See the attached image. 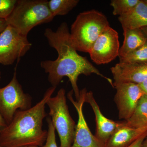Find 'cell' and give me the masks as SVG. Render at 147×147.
Here are the masks:
<instances>
[{
  "label": "cell",
  "mask_w": 147,
  "mask_h": 147,
  "mask_svg": "<svg viewBox=\"0 0 147 147\" xmlns=\"http://www.w3.org/2000/svg\"><path fill=\"white\" fill-rule=\"evenodd\" d=\"M44 34L49 45L58 53L55 60L43 61L40 63V66L48 74V80L52 86L57 88L63 77L66 76L71 83L76 100H78L80 92L77 85L78 77L82 74L89 76L94 74L105 79L114 87L112 79L100 73L86 57L77 53L71 43L66 23H62L56 31L49 28L45 29Z\"/></svg>",
  "instance_id": "obj_1"
},
{
  "label": "cell",
  "mask_w": 147,
  "mask_h": 147,
  "mask_svg": "<svg viewBox=\"0 0 147 147\" xmlns=\"http://www.w3.org/2000/svg\"><path fill=\"white\" fill-rule=\"evenodd\" d=\"M56 87L45 92L41 100L28 110H18L13 119L0 131V147H42L48 131L42 128L47 116L45 105L53 95Z\"/></svg>",
  "instance_id": "obj_2"
},
{
  "label": "cell",
  "mask_w": 147,
  "mask_h": 147,
  "mask_svg": "<svg viewBox=\"0 0 147 147\" xmlns=\"http://www.w3.org/2000/svg\"><path fill=\"white\" fill-rule=\"evenodd\" d=\"M110 27L108 18L102 12L94 9L81 12L69 31L72 45L77 51L89 53L98 38Z\"/></svg>",
  "instance_id": "obj_3"
},
{
  "label": "cell",
  "mask_w": 147,
  "mask_h": 147,
  "mask_svg": "<svg viewBox=\"0 0 147 147\" xmlns=\"http://www.w3.org/2000/svg\"><path fill=\"white\" fill-rule=\"evenodd\" d=\"M55 16L47 0H17L13 11L6 19L21 34L27 36L35 27L53 21Z\"/></svg>",
  "instance_id": "obj_4"
},
{
  "label": "cell",
  "mask_w": 147,
  "mask_h": 147,
  "mask_svg": "<svg viewBox=\"0 0 147 147\" xmlns=\"http://www.w3.org/2000/svg\"><path fill=\"white\" fill-rule=\"evenodd\" d=\"M46 105L50 109L49 115L53 126L59 137V147H71L76 125L69 113L64 89H60L56 96L50 97Z\"/></svg>",
  "instance_id": "obj_5"
},
{
  "label": "cell",
  "mask_w": 147,
  "mask_h": 147,
  "mask_svg": "<svg viewBox=\"0 0 147 147\" xmlns=\"http://www.w3.org/2000/svg\"><path fill=\"white\" fill-rule=\"evenodd\" d=\"M32 101L31 96L24 92L18 82L15 70L10 82L0 88V113L7 125L13 119L17 110L31 108Z\"/></svg>",
  "instance_id": "obj_6"
},
{
  "label": "cell",
  "mask_w": 147,
  "mask_h": 147,
  "mask_svg": "<svg viewBox=\"0 0 147 147\" xmlns=\"http://www.w3.org/2000/svg\"><path fill=\"white\" fill-rule=\"evenodd\" d=\"M27 36L8 25L0 34V64L10 65L24 57L32 47Z\"/></svg>",
  "instance_id": "obj_7"
},
{
  "label": "cell",
  "mask_w": 147,
  "mask_h": 147,
  "mask_svg": "<svg viewBox=\"0 0 147 147\" xmlns=\"http://www.w3.org/2000/svg\"><path fill=\"white\" fill-rule=\"evenodd\" d=\"M87 92L86 88L80 90V96L76 100L73 97L72 90L67 94V97L75 107L78 115V122L71 147H104V145L92 134L84 117L83 108L86 102Z\"/></svg>",
  "instance_id": "obj_8"
},
{
  "label": "cell",
  "mask_w": 147,
  "mask_h": 147,
  "mask_svg": "<svg viewBox=\"0 0 147 147\" xmlns=\"http://www.w3.org/2000/svg\"><path fill=\"white\" fill-rule=\"evenodd\" d=\"M120 48L118 33L110 27L98 38L88 53L96 64H105L119 57Z\"/></svg>",
  "instance_id": "obj_9"
},
{
  "label": "cell",
  "mask_w": 147,
  "mask_h": 147,
  "mask_svg": "<svg viewBox=\"0 0 147 147\" xmlns=\"http://www.w3.org/2000/svg\"><path fill=\"white\" fill-rule=\"evenodd\" d=\"M115 96L120 119L128 120L134 113L141 97L144 94L139 85L130 82L113 84Z\"/></svg>",
  "instance_id": "obj_10"
},
{
  "label": "cell",
  "mask_w": 147,
  "mask_h": 147,
  "mask_svg": "<svg viewBox=\"0 0 147 147\" xmlns=\"http://www.w3.org/2000/svg\"><path fill=\"white\" fill-rule=\"evenodd\" d=\"M113 84L130 83L139 84L147 80V62L127 64L119 62L111 69Z\"/></svg>",
  "instance_id": "obj_11"
},
{
  "label": "cell",
  "mask_w": 147,
  "mask_h": 147,
  "mask_svg": "<svg viewBox=\"0 0 147 147\" xmlns=\"http://www.w3.org/2000/svg\"><path fill=\"white\" fill-rule=\"evenodd\" d=\"M86 102L90 105L95 116L96 131L95 136L104 145L116 129L122 125L123 122H117L103 115L92 91L87 92Z\"/></svg>",
  "instance_id": "obj_12"
},
{
  "label": "cell",
  "mask_w": 147,
  "mask_h": 147,
  "mask_svg": "<svg viewBox=\"0 0 147 147\" xmlns=\"http://www.w3.org/2000/svg\"><path fill=\"white\" fill-rule=\"evenodd\" d=\"M147 131V128L136 129L126 126L124 121L113 133L104 147H127Z\"/></svg>",
  "instance_id": "obj_13"
},
{
  "label": "cell",
  "mask_w": 147,
  "mask_h": 147,
  "mask_svg": "<svg viewBox=\"0 0 147 147\" xmlns=\"http://www.w3.org/2000/svg\"><path fill=\"white\" fill-rule=\"evenodd\" d=\"M118 20L123 29H142L147 26V3L141 0L130 11L119 16Z\"/></svg>",
  "instance_id": "obj_14"
},
{
  "label": "cell",
  "mask_w": 147,
  "mask_h": 147,
  "mask_svg": "<svg viewBox=\"0 0 147 147\" xmlns=\"http://www.w3.org/2000/svg\"><path fill=\"white\" fill-rule=\"evenodd\" d=\"M124 40L120 48L119 57L123 58L144 44L147 38L141 29H124Z\"/></svg>",
  "instance_id": "obj_15"
},
{
  "label": "cell",
  "mask_w": 147,
  "mask_h": 147,
  "mask_svg": "<svg viewBox=\"0 0 147 147\" xmlns=\"http://www.w3.org/2000/svg\"><path fill=\"white\" fill-rule=\"evenodd\" d=\"M124 122L126 126L132 128H147V95L141 97L131 117Z\"/></svg>",
  "instance_id": "obj_16"
},
{
  "label": "cell",
  "mask_w": 147,
  "mask_h": 147,
  "mask_svg": "<svg viewBox=\"0 0 147 147\" xmlns=\"http://www.w3.org/2000/svg\"><path fill=\"white\" fill-rule=\"evenodd\" d=\"M79 0H50L48 1L49 9L54 16L65 15L76 7Z\"/></svg>",
  "instance_id": "obj_17"
},
{
  "label": "cell",
  "mask_w": 147,
  "mask_h": 147,
  "mask_svg": "<svg viewBox=\"0 0 147 147\" xmlns=\"http://www.w3.org/2000/svg\"><path fill=\"white\" fill-rule=\"evenodd\" d=\"M119 62L127 64L147 63V41L124 57L119 58Z\"/></svg>",
  "instance_id": "obj_18"
},
{
  "label": "cell",
  "mask_w": 147,
  "mask_h": 147,
  "mask_svg": "<svg viewBox=\"0 0 147 147\" xmlns=\"http://www.w3.org/2000/svg\"><path fill=\"white\" fill-rule=\"evenodd\" d=\"M141 0H112L110 5L113 7V14L121 16L130 11Z\"/></svg>",
  "instance_id": "obj_19"
},
{
  "label": "cell",
  "mask_w": 147,
  "mask_h": 147,
  "mask_svg": "<svg viewBox=\"0 0 147 147\" xmlns=\"http://www.w3.org/2000/svg\"><path fill=\"white\" fill-rule=\"evenodd\" d=\"M17 0H0V18L6 19L15 7Z\"/></svg>",
  "instance_id": "obj_20"
},
{
  "label": "cell",
  "mask_w": 147,
  "mask_h": 147,
  "mask_svg": "<svg viewBox=\"0 0 147 147\" xmlns=\"http://www.w3.org/2000/svg\"><path fill=\"white\" fill-rule=\"evenodd\" d=\"M48 124V134L45 144L42 147H58L56 142L55 129L50 117L47 119Z\"/></svg>",
  "instance_id": "obj_21"
},
{
  "label": "cell",
  "mask_w": 147,
  "mask_h": 147,
  "mask_svg": "<svg viewBox=\"0 0 147 147\" xmlns=\"http://www.w3.org/2000/svg\"><path fill=\"white\" fill-rule=\"evenodd\" d=\"M147 136V131L146 133L142 134L134 142H133L131 145L127 147H141L143 142Z\"/></svg>",
  "instance_id": "obj_22"
},
{
  "label": "cell",
  "mask_w": 147,
  "mask_h": 147,
  "mask_svg": "<svg viewBox=\"0 0 147 147\" xmlns=\"http://www.w3.org/2000/svg\"><path fill=\"white\" fill-rule=\"evenodd\" d=\"M7 23L5 19L0 18V34L7 26Z\"/></svg>",
  "instance_id": "obj_23"
},
{
  "label": "cell",
  "mask_w": 147,
  "mask_h": 147,
  "mask_svg": "<svg viewBox=\"0 0 147 147\" xmlns=\"http://www.w3.org/2000/svg\"><path fill=\"white\" fill-rule=\"evenodd\" d=\"M138 85L144 94L147 96V80Z\"/></svg>",
  "instance_id": "obj_24"
},
{
  "label": "cell",
  "mask_w": 147,
  "mask_h": 147,
  "mask_svg": "<svg viewBox=\"0 0 147 147\" xmlns=\"http://www.w3.org/2000/svg\"><path fill=\"white\" fill-rule=\"evenodd\" d=\"M7 125V124L0 113V131H1Z\"/></svg>",
  "instance_id": "obj_25"
},
{
  "label": "cell",
  "mask_w": 147,
  "mask_h": 147,
  "mask_svg": "<svg viewBox=\"0 0 147 147\" xmlns=\"http://www.w3.org/2000/svg\"><path fill=\"white\" fill-rule=\"evenodd\" d=\"M141 30H142V31H143V33H144V34L146 36V37L147 38V26L142 28Z\"/></svg>",
  "instance_id": "obj_26"
},
{
  "label": "cell",
  "mask_w": 147,
  "mask_h": 147,
  "mask_svg": "<svg viewBox=\"0 0 147 147\" xmlns=\"http://www.w3.org/2000/svg\"><path fill=\"white\" fill-rule=\"evenodd\" d=\"M141 147H147V136L143 142Z\"/></svg>",
  "instance_id": "obj_27"
},
{
  "label": "cell",
  "mask_w": 147,
  "mask_h": 147,
  "mask_svg": "<svg viewBox=\"0 0 147 147\" xmlns=\"http://www.w3.org/2000/svg\"><path fill=\"white\" fill-rule=\"evenodd\" d=\"M0 79H1V71H0Z\"/></svg>",
  "instance_id": "obj_28"
},
{
  "label": "cell",
  "mask_w": 147,
  "mask_h": 147,
  "mask_svg": "<svg viewBox=\"0 0 147 147\" xmlns=\"http://www.w3.org/2000/svg\"><path fill=\"white\" fill-rule=\"evenodd\" d=\"M37 147L31 146V147Z\"/></svg>",
  "instance_id": "obj_29"
},
{
  "label": "cell",
  "mask_w": 147,
  "mask_h": 147,
  "mask_svg": "<svg viewBox=\"0 0 147 147\" xmlns=\"http://www.w3.org/2000/svg\"><path fill=\"white\" fill-rule=\"evenodd\" d=\"M145 1L147 3V0H145Z\"/></svg>",
  "instance_id": "obj_30"
}]
</instances>
